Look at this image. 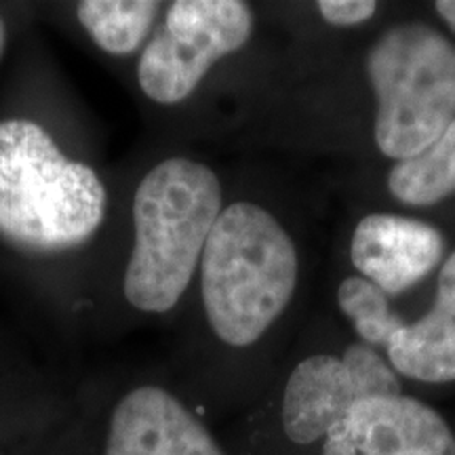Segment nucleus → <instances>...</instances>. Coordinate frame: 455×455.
I'll use <instances>...</instances> for the list:
<instances>
[{"label": "nucleus", "instance_id": "f257e3e1", "mask_svg": "<svg viewBox=\"0 0 455 455\" xmlns=\"http://www.w3.org/2000/svg\"><path fill=\"white\" fill-rule=\"evenodd\" d=\"M106 213V188L89 164L61 155L32 121L0 123V238L21 251L81 247Z\"/></svg>", "mask_w": 455, "mask_h": 455}, {"label": "nucleus", "instance_id": "f03ea898", "mask_svg": "<svg viewBox=\"0 0 455 455\" xmlns=\"http://www.w3.org/2000/svg\"><path fill=\"white\" fill-rule=\"evenodd\" d=\"M298 272L295 244L275 215L253 203L221 209L201 258L213 333L236 348L255 344L291 301Z\"/></svg>", "mask_w": 455, "mask_h": 455}, {"label": "nucleus", "instance_id": "7ed1b4c3", "mask_svg": "<svg viewBox=\"0 0 455 455\" xmlns=\"http://www.w3.org/2000/svg\"><path fill=\"white\" fill-rule=\"evenodd\" d=\"M221 213V186L207 164L167 158L133 196V253L124 298L141 312H169L190 284Z\"/></svg>", "mask_w": 455, "mask_h": 455}, {"label": "nucleus", "instance_id": "20e7f679", "mask_svg": "<svg viewBox=\"0 0 455 455\" xmlns=\"http://www.w3.org/2000/svg\"><path fill=\"white\" fill-rule=\"evenodd\" d=\"M375 144L401 163L422 155L455 121V44L428 24H398L367 53Z\"/></svg>", "mask_w": 455, "mask_h": 455}, {"label": "nucleus", "instance_id": "39448f33", "mask_svg": "<svg viewBox=\"0 0 455 455\" xmlns=\"http://www.w3.org/2000/svg\"><path fill=\"white\" fill-rule=\"evenodd\" d=\"M251 34L247 3L178 0L140 57V87L156 104H180L195 93L215 61L243 49Z\"/></svg>", "mask_w": 455, "mask_h": 455}, {"label": "nucleus", "instance_id": "423d86ee", "mask_svg": "<svg viewBox=\"0 0 455 455\" xmlns=\"http://www.w3.org/2000/svg\"><path fill=\"white\" fill-rule=\"evenodd\" d=\"M401 392V379L388 361L363 341L348 346L341 356H308L284 384L283 432L301 447L323 443L358 401Z\"/></svg>", "mask_w": 455, "mask_h": 455}, {"label": "nucleus", "instance_id": "0eeeda50", "mask_svg": "<svg viewBox=\"0 0 455 455\" xmlns=\"http://www.w3.org/2000/svg\"><path fill=\"white\" fill-rule=\"evenodd\" d=\"M321 455H455V432L419 398L371 396L329 432Z\"/></svg>", "mask_w": 455, "mask_h": 455}, {"label": "nucleus", "instance_id": "6e6552de", "mask_svg": "<svg viewBox=\"0 0 455 455\" xmlns=\"http://www.w3.org/2000/svg\"><path fill=\"white\" fill-rule=\"evenodd\" d=\"M445 238L439 228L395 213H371L358 221L350 258L363 278L386 295H398L439 266Z\"/></svg>", "mask_w": 455, "mask_h": 455}, {"label": "nucleus", "instance_id": "1a4fd4ad", "mask_svg": "<svg viewBox=\"0 0 455 455\" xmlns=\"http://www.w3.org/2000/svg\"><path fill=\"white\" fill-rule=\"evenodd\" d=\"M104 455H224L178 396L141 386L114 407Z\"/></svg>", "mask_w": 455, "mask_h": 455}, {"label": "nucleus", "instance_id": "9d476101", "mask_svg": "<svg viewBox=\"0 0 455 455\" xmlns=\"http://www.w3.org/2000/svg\"><path fill=\"white\" fill-rule=\"evenodd\" d=\"M388 365L401 378L422 384L455 382V318L432 308L392 335Z\"/></svg>", "mask_w": 455, "mask_h": 455}, {"label": "nucleus", "instance_id": "9b49d317", "mask_svg": "<svg viewBox=\"0 0 455 455\" xmlns=\"http://www.w3.org/2000/svg\"><path fill=\"white\" fill-rule=\"evenodd\" d=\"M388 190L409 207H432L455 195V121L422 155L390 169Z\"/></svg>", "mask_w": 455, "mask_h": 455}, {"label": "nucleus", "instance_id": "f8f14e48", "mask_svg": "<svg viewBox=\"0 0 455 455\" xmlns=\"http://www.w3.org/2000/svg\"><path fill=\"white\" fill-rule=\"evenodd\" d=\"M161 4L150 0H84L76 15L95 44L110 55H129L152 30Z\"/></svg>", "mask_w": 455, "mask_h": 455}, {"label": "nucleus", "instance_id": "ddd939ff", "mask_svg": "<svg viewBox=\"0 0 455 455\" xmlns=\"http://www.w3.org/2000/svg\"><path fill=\"white\" fill-rule=\"evenodd\" d=\"M338 304L352 321L363 344L371 348H388L392 335L405 325L392 310L388 295L363 276H348L341 281Z\"/></svg>", "mask_w": 455, "mask_h": 455}, {"label": "nucleus", "instance_id": "4468645a", "mask_svg": "<svg viewBox=\"0 0 455 455\" xmlns=\"http://www.w3.org/2000/svg\"><path fill=\"white\" fill-rule=\"evenodd\" d=\"M378 4L371 0H321L318 3V13L331 26L352 28L365 24L375 15Z\"/></svg>", "mask_w": 455, "mask_h": 455}, {"label": "nucleus", "instance_id": "2eb2a0df", "mask_svg": "<svg viewBox=\"0 0 455 455\" xmlns=\"http://www.w3.org/2000/svg\"><path fill=\"white\" fill-rule=\"evenodd\" d=\"M435 308H439L441 312L455 318V251L441 266Z\"/></svg>", "mask_w": 455, "mask_h": 455}, {"label": "nucleus", "instance_id": "dca6fc26", "mask_svg": "<svg viewBox=\"0 0 455 455\" xmlns=\"http://www.w3.org/2000/svg\"><path fill=\"white\" fill-rule=\"evenodd\" d=\"M435 9L436 13L447 21V26L455 32V0H441V3L435 4Z\"/></svg>", "mask_w": 455, "mask_h": 455}, {"label": "nucleus", "instance_id": "f3484780", "mask_svg": "<svg viewBox=\"0 0 455 455\" xmlns=\"http://www.w3.org/2000/svg\"><path fill=\"white\" fill-rule=\"evenodd\" d=\"M4 44H7V30H4L3 20H0V57L4 53Z\"/></svg>", "mask_w": 455, "mask_h": 455}]
</instances>
